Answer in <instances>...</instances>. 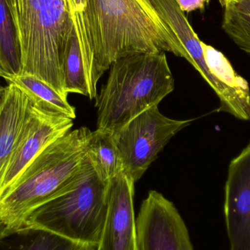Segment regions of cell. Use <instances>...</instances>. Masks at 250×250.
Here are the masks:
<instances>
[{"label": "cell", "instance_id": "obj_4", "mask_svg": "<svg viewBox=\"0 0 250 250\" xmlns=\"http://www.w3.org/2000/svg\"><path fill=\"white\" fill-rule=\"evenodd\" d=\"M108 184L100 179L86 156L68 184L22 223L86 246L98 247L108 211Z\"/></svg>", "mask_w": 250, "mask_h": 250}, {"label": "cell", "instance_id": "obj_6", "mask_svg": "<svg viewBox=\"0 0 250 250\" xmlns=\"http://www.w3.org/2000/svg\"><path fill=\"white\" fill-rule=\"evenodd\" d=\"M192 120L168 118L153 106L113 134L120 150L123 171L136 182L142 177L159 153L176 133Z\"/></svg>", "mask_w": 250, "mask_h": 250}, {"label": "cell", "instance_id": "obj_16", "mask_svg": "<svg viewBox=\"0 0 250 250\" xmlns=\"http://www.w3.org/2000/svg\"><path fill=\"white\" fill-rule=\"evenodd\" d=\"M62 73L64 89L67 94L77 93L90 97L79 40L72 26L62 57Z\"/></svg>", "mask_w": 250, "mask_h": 250}, {"label": "cell", "instance_id": "obj_10", "mask_svg": "<svg viewBox=\"0 0 250 250\" xmlns=\"http://www.w3.org/2000/svg\"><path fill=\"white\" fill-rule=\"evenodd\" d=\"M204 60L216 81L220 100L218 111L231 114L238 120L250 121V89L248 82L238 74L226 56L201 41Z\"/></svg>", "mask_w": 250, "mask_h": 250}, {"label": "cell", "instance_id": "obj_23", "mask_svg": "<svg viewBox=\"0 0 250 250\" xmlns=\"http://www.w3.org/2000/svg\"></svg>", "mask_w": 250, "mask_h": 250}, {"label": "cell", "instance_id": "obj_13", "mask_svg": "<svg viewBox=\"0 0 250 250\" xmlns=\"http://www.w3.org/2000/svg\"><path fill=\"white\" fill-rule=\"evenodd\" d=\"M7 84L17 86L31 104L50 114L74 120L76 110L64 98L42 79L29 73L1 76Z\"/></svg>", "mask_w": 250, "mask_h": 250}, {"label": "cell", "instance_id": "obj_17", "mask_svg": "<svg viewBox=\"0 0 250 250\" xmlns=\"http://www.w3.org/2000/svg\"><path fill=\"white\" fill-rule=\"evenodd\" d=\"M224 7L222 27L240 49L250 55V0H220Z\"/></svg>", "mask_w": 250, "mask_h": 250}, {"label": "cell", "instance_id": "obj_14", "mask_svg": "<svg viewBox=\"0 0 250 250\" xmlns=\"http://www.w3.org/2000/svg\"><path fill=\"white\" fill-rule=\"evenodd\" d=\"M21 47L12 0H0V70L1 76L21 73Z\"/></svg>", "mask_w": 250, "mask_h": 250}, {"label": "cell", "instance_id": "obj_8", "mask_svg": "<svg viewBox=\"0 0 250 250\" xmlns=\"http://www.w3.org/2000/svg\"><path fill=\"white\" fill-rule=\"evenodd\" d=\"M73 126L72 119L50 114L30 104L4 175L0 198L16 183L41 151L71 130Z\"/></svg>", "mask_w": 250, "mask_h": 250}, {"label": "cell", "instance_id": "obj_11", "mask_svg": "<svg viewBox=\"0 0 250 250\" xmlns=\"http://www.w3.org/2000/svg\"><path fill=\"white\" fill-rule=\"evenodd\" d=\"M26 95L13 84L0 94V196L1 185L30 106Z\"/></svg>", "mask_w": 250, "mask_h": 250}, {"label": "cell", "instance_id": "obj_7", "mask_svg": "<svg viewBox=\"0 0 250 250\" xmlns=\"http://www.w3.org/2000/svg\"><path fill=\"white\" fill-rule=\"evenodd\" d=\"M136 229L138 250H194L177 208L157 191H150L143 201Z\"/></svg>", "mask_w": 250, "mask_h": 250}, {"label": "cell", "instance_id": "obj_1", "mask_svg": "<svg viewBox=\"0 0 250 250\" xmlns=\"http://www.w3.org/2000/svg\"><path fill=\"white\" fill-rule=\"evenodd\" d=\"M85 23L98 85L121 57L139 53L187 54L148 0H87Z\"/></svg>", "mask_w": 250, "mask_h": 250}, {"label": "cell", "instance_id": "obj_21", "mask_svg": "<svg viewBox=\"0 0 250 250\" xmlns=\"http://www.w3.org/2000/svg\"><path fill=\"white\" fill-rule=\"evenodd\" d=\"M3 86H0V93H1V90H2Z\"/></svg>", "mask_w": 250, "mask_h": 250}, {"label": "cell", "instance_id": "obj_9", "mask_svg": "<svg viewBox=\"0 0 250 250\" xmlns=\"http://www.w3.org/2000/svg\"><path fill=\"white\" fill-rule=\"evenodd\" d=\"M135 184L123 170L110 181L108 211L96 250H138L133 205Z\"/></svg>", "mask_w": 250, "mask_h": 250}, {"label": "cell", "instance_id": "obj_15", "mask_svg": "<svg viewBox=\"0 0 250 250\" xmlns=\"http://www.w3.org/2000/svg\"><path fill=\"white\" fill-rule=\"evenodd\" d=\"M86 156L100 179L107 183L123 170L121 154L111 132L99 129L91 132Z\"/></svg>", "mask_w": 250, "mask_h": 250}, {"label": "cell", "instance_id": "obj_18", "mask_svg": "<svg viewBox=\"0 0 250 250\" xmlns=\"http://www.w3.org/2000/svg\"><path fill=\"white\" fill-rule=\"evenodd\" d=\"M67 1L72 21L80 45L85 73L90 92L89 98L90 100H93L98 96V85L95 83L94 79L93 59L88 41L85 23V10L87 4V0H67Z\"/></svg>", "mask_w": 250, "mask_h": 250}, {"label": "cell", "instance_id": "obj_12", "mask_svg": "<svg viewBox=\"0 0 250 250\" xmlns=\"http://www.w3.org/2000/svg\"><path fill=\"white\" fill-rule=\"evenodd\" d=\"M88 246L21 223L0 230V250H87Z\"/></svg>", "mask_w": 250, "mask_h": 250}, {"label": "cell", "instance_id": "obj_19", "mask_svg": "<svg viewBox=\"0 0 250 250\" xmlns=\"http://www.w3.org/2000/svg\"><path fill=\"white\" fill-rule=\"evenodd\" d=\"M179 8L185 12H192L194 10H204L206 4L209 2V0H176Z\"/></svg>", "mask_w": 250, "mask_h": 250}, {"label": "cell", "instance_id": "obj_22", "mask_svg": "<svg viewBox=\"0 0 250 250\" xmlns=\"http://www.w3.org/2000/svg\"><path fill=\"white\" fill-rule=\"evenodd\" d=\"M1 74H2V73H1V70H0V78H1Z\"/></svg>", "mask_w": 250, "mask_h": 250}, {"label": "cell", "instance_id": "obj_2", "mask_svg": "<svg viewBox=\"0 0 250 250\" xmlns=\"http://www.w3.org/2000/svg\"><path fill=\"white\" fill-rule=\"evenodd\" d=\"M174 89L166 53H139L116 60L96 99L97 129L114 134Z\"/></svg>", "mask_w": 250, "mask_h": 250}, {"label": "cell", "instance_id": "obj_3", "mask_svg": "<svg viewBox=\"0 0 250 250\" xmlns=\"http://www.w3.org/2000/svg\"><path fill=\"white\" fill-rule=\"evenodd\" d=\"M91 132L85 126L71 129L38 154L0 198V230L21 223L68 184L86 158Z\"/></svg>", "mask_w": 250, "mask_h": 250}, {"label": "cell", "instance_id": "obj_20", "mask_svg": "<svg viewBox=\"0 0 250 250\" xmlns=\"http://www.w3.org/2000/svg\"><path fill=\"white\" fill-rule=\"evenodd\" d=\"M97 247L88 246L87 250H96Z\"/></svg>", "mask_w": 250, "mask_h": 250}, {"label": "cell", "instance_id": "obj_5", "mask_svg": "<svg viewBox=\"0 0 250 250\" xmlns=\"http://www.w3.org/2000/svg\"><path fill=\"white\" fill-rule=\"evenodd\" d=\"M21 47V73L42 79L64 98L62 57L73 26L67 0H12Z\"/></svg>", "mask_w": 250, "mask_h": 250}]
</instances>
